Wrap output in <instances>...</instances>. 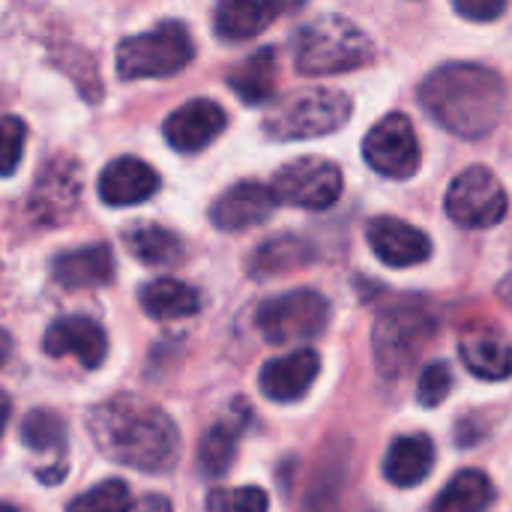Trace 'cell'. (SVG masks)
I'll return each instance as SVG.
<instances>
[{
	"label": "cell",
	"instance_id": "9a60e30c",
	"mask_svg": "<svg viewBox=\"0 0 512 512\" xmlns=\"http://www.w3.org/2000/svg\"><path fill=\"white\" fill-rule=\"evenodd\" d=\"M42 351L48 357L72 354L84 369H99L108 357V336L93 318H57L42 339Z\"/></svg>",
	"mask_w": 512,
	"mask_h": 512
},
{
	"label": "cell",
	"instance_id": "5b68a950",
	"mask_svg": "<svg viewBox=\"0 0 512 512\" xmlns=\"http://www.w3.org/2000/svg\"><path fill=\"white\" fill-rule=\"evenodd\" d=\"M195 57V42L180 21H162L147 33L129 36L117 48V75L123 81L138 78H168L189 66Z\"/></svg>",
	"mask_w": 512,
	"mask_h": 512
},
{
	"label": "cell",
	"instance_id": "4dcf8cb0",
	"mask_svg": "<svg viewBox=\"0 0 512 512\" xmlns=\"http://www.w3.org/2000/svg\"><path fill=\"white\" fill-rule=\"evenodd\" d=\"M453 390V369L447 363H429L417 384V402L423 408H438Z\"/></svg>",
	"mask_w": 512,
	"mask_h": 512
},
{
	"label": "cell",
	"instance_id": "484cf974",
	"mask_svg": "<svg viewBox=\"0 0 512 512\" xmlns=\"http://www.w3.org/2000/svg\"><path fill=\"white\" fill-rule=\"evenodd\" d=\"M240 435H243V426L237 420H222L204 432L198 444V468L207 480H219L231 471Z\"/></svg>",
	"mask_w": 512,
	"mask_h": 512
},
{
	"label": "cell",
	"instance_id": "3957f363",
	"mask_svg": "<svg viewBox=\"0 0 512 512\" xmlns=\"http://www.w3.org/2000/svg\"><path fill=\"white\" fill-rule=\"evenodd\" d=\"M375 60V42L345 15H318L294 36V66L300 75H342Z\"/></svg>",
	"mask_w": 512,
	"mask_h": 512
},
{
	"label": "cell",
	"instance_id": "44dd1931",
	"mask_svg": "<svg viewBox=\"0 0 512 512\" xmlns=\"http://www.w3.org/2000/svg\"><path fill=\"white\" fill-rule=\"evenodd\" d=\"M51 276L57 285L63 288H99L108 285L114 279V255L108 246L96 243V246H84V249H72L54 258Z\"/></svg>",
	"mask_w": 512,
	"mask_h": 512
},
{
	"label": "cell",
	"instance_id": "8fae6325",
	"mask_svg": "<svg viewBox=\"0 0 512 512\" xmlns=\"http://www.w3.org/2000/svg\"><path fill=\"white\" fill-rule=\"evenodd\" d=\"M228 114L213 99H192L165 120V141L177 153H201L225 132Z\"/></svg>",
	"mask_w": 512,
	"mask_h": 512
},
{
	"label": "cell",
	"instance_id": "7a4b0ae2",
	"mask_svg": "<svg viewBox=\"0 0 512 512\" xmlns=\"http://www.w3.org/2000/svg\"><path fill=\"white\" fill-rule=\"evenodd\" d=\"M420 105L459 138L489 135L507 105L498 72L480 63H447L420 84Z\"/></svg>",
	"mask_w": 512,
	"mask_h": 512
},
{
	"label": "cell",
	"instance_id": "83f0119b",
	"mask_svg": "<svg viewBox=\"0 0 512 512\" xmlns=\"http://www.w3.org/2000/svg\"><path fill=\"white\" fill-rule=\"evenodd\" d=\"M312 258V249L300 237H273L252 255V276H276L294 267H303Z\"/></svg>",
	"mask_w": 512,
	"mask_h": 512
},
{
	"label": "cell",
	"instance_id": "8992f818",
	"mask_svg": "<svg viewBox=\"0 0 512 512\" xmlns=\"http://www.w3.org/2000/svg\"><path fill=\"white\" fill-rule=\"evenodd\" d=\"M435 327L438 324L432 312L420 306H399L384 312L372 330V351L378 369L387 378H396L405 369H411L414 360L429 345V339L435 336Z\"/></svg>",
	"mask_w": 512,
	"mask_h": 512
},
{
	"label": "cell",
	"instance_id": "f546056e",
	"mask_svg": "<svg viewBox=\"0 0 512 512\" xmlns=\"http://www.w3.org/2000/svg\"><path fill=\"white\" fill-rule=\"evenodd\" d=\"M270 498L258 486L240 489H213L207 495V512H267Z\"/></svg>",
	"mask_w": 512,
	"mask_h": 512
},
{
	"label": "cell",
	"instance_id": "4fadbf2b",
	"mask_svg": "<svg viewBox=\"0 0 512 512\" xmlns=\"http://www.w3.org/2000/svg\"><path fill=\"white\" fill-rule=\"evenodd\" d=\"M366 240L378 261L387 267H414L423 264L432 255V240L426 231H420L411 222H402L396 216H378L366 228Z\"/></svg>",
	"mask_w": 512,
	"mask_h": 512
},
{
	"label": "cell",
	"instance_id": "ffe728a7",
	"mask_svg": "<svg viewBox=\"0 0 512 512\" xmlns=\"http://www.w3.org/2000/svg\"><path fill=\"white\" fill-rule=\"evenodd\" d=\"M435 468V444L429 435H402L384 456V477L396 489H417Z\"/></svg>",
	"mask_w": 512,
	"mask_h": 512
},
{
	"label": "cell",
	"instance_id": "d6986e66",
	"mask_svg": "<svg viewBox=\"0 0 512 512\" xmlns=\"http://www.w3.org/2000/svg\"><path fill=\"white\" fill-rule=\"evenodd\" d=\"M21 444L48 462V471L39 477L42 483H60L66 474V423L60 414L36 408L21 423Z\"/></svg>",
	"mask_w": 512,
	"mask_h": 512
},
{
	"label": "cell",
	"instance_id": "d4e9b609",
	"mask_svg": "<svg viewBox=\"0 0 512 512\" xmlns=\"http://www.w3.org/2000/svg\"><path fill=\"white\" fill-rule=\"evenodd\" d=\"M492 501H495V486L489 474L477 468H465L441 489L432 512H489Z\"/></svg>",
	"mask_w": 512,
	"mask_h": 512
},
{
	"label": "cell",
	"instance_id": "1f68e13d",
	"mask_svg": "<svg viewBox=\"0 0 512 512\" xmlns=\"http://www.w3.org/2000/svg\"><path fill=\"white\" fill-rule=\"evenodd\" d=\"M0 132H3V162H0V168H3V174L9 177V174L18 168V159H21V150H24V135H27V129H24V123H21L15 114H6Z\"/></svg>",
	"mask_w": 512,
	"mask_h": 512
},
{
	"label": "cell",
	"instance_id": "2e32d148",
	"mask_svg": "<svg viewBox=\"0 0 512 512\" xmlns=\"http://www.w3.org/2000/svg\"><path fill=\"white\" fill-rule=\"evenodd\" d=\"M462 363L483 381H507L512 375V339L492 324H471L459 336Z\"/></svg>",
	"mask_w": 512,
	"mask_h": 512
},
{
	"label": "cell",
	"instance_id": "9c48e42d",
	"mask_svg": "<svg viewBox=\"0 0 512 512\" xmlns=\"http://www.w3.org/2000/svg\"><path fill=\"white\" fill-rule=\"evenodd\" d=\"M444 204H447V216L462 228H492L504 222L510 210V198L501 180L483 165L465 168L450 183Z\"/></svg>",
	"mask_w": 512,
	"mask_h": 512
},
{
	"label": "cell",
	"instance_id": "6da1fadb",
	"mask_svg": "<svg viewBox=\"0 0 512 512\" xmlns=\"http://www.w3.org/2000/svg\"><path fill=\"white\" fill-rule=\"evenodd\" d=\"M96 450L132 471L168 474L180 462L177 423L156 405L138 396H114L87 417Z\"/></svg>",
	"mask_w": 512,
	"mask_h": 512
},
{
	"label": "cell",
	"instance_id": "4316f807",
	"mask_svg": "<svg viewBox=\"0 0 512 512\" xmlns=\"http://www.w3.org/2000/svg\"><path fill=\"white\" fill-rule=\"evenodd\" d=\"M126 249L132 258H138L147 267H162V264H177L183 258V243L174 231L159 228V225H138L126 231L123 237Z\"/></svg>",
	"mask_w": 512,
	"mask_h": 512
},
{
	"label": "cell",
	"instance_id": "e0dca14e",
	"mask_svg": "<svg viewBox=\"0 0 512 512\" xmlns=\"http://www.w3.org/2000/svg\"><path fill=\"white\" fill-rule=\"evenodd\" d=\"M318 372H321V357L312 348H297L288 357L270 360L258 375V387L270 402L288 405V402H300L312 390Z\"/></svg>",
	"mask_w": 512,
	"mask_h": 512
},
{
	"label": "cell",
	"instance_id": "30bf717a",
	"mask_svg": "<svg viewBox=\"0 0 512 512\" xmlns=\"http://www.w3.org/2000/svg\"><path fill=\"white\" fill-rule=\"evenodd\" d=\"M363 159L381 177H414L420 168V138L414 123L405 114H387L378 120L363 141Z\"/></svg>",
	"mask_w": 512,
	"mask_h": 512
},
{
	"label": "cell",
	"instance_id": "d590c367",
	"mask_svg": "<svg viewBox=\"0 0 512 512\" xmlns=\"http://www.w3.org/2000/svg\"><path fill=\"white\" fill-rule=\"evenodd\" d=\"M3 512H18V510H15L12 504H6V507H3Z\"/></svg>",
	"mask_w": 512,
	"mask_h": 512
},
{
	"label": "cell",
	"instance_id": "f1b7e54d",
	"mask_svg": "<svg viewBox=\"0 0 512 512\" xmlns=\"http://www.w3.org/2000/svg\"><path fill=\"white\" fill-rule=\"evenodd\" d=\"M132 507L129 486L123 480H105L78 495L66 512H126Z\"/></svg>",
	"mask_w": 512,
	"mask_h": 512
},
{
	"label": "cell",
	"instance_id": "603a6c76",
	"mask_svg": "<svg viewBox=\"0 0 512 512\" xmlns=\"http://www.w3.org/2000/svg\"><path fill=\"white\" fill-rule=\"evenodd\" d=\"M276 48H258L228 72V87L246 105H264L276 96Z\"/></svg>",
	"mask_w": 512,
	"mask_h": 512
},
{
	"label": "cell",
	"instance_id": "ba28073f",
	"mask_svg": "<svg viewBox=\"0 0 512 512\" xmlns=\"http://www.w3.org/2000/svg\"><path fill=\"white\" fill-rule=\"evenodd\" d=\"M342 168L324 156H300L282 165L270 183L279 204L300 210H327L342 195Z\"/></svg>",
	"mask_w": 512,
	"mask_h": 512
},
{
	"label": "cell",
	"instance_id": "d6a6232c",
	"mask_svg": "<svg viewBox=\"0 0 512 512\" xmlns=\"http://www.w3.org/2000/svg\"><path fill=\"white\" fill-rule=\"evenodd\" d=\"M453 9L471 21H492L507 9V3L504 0H459V3H453Z\"/></svg>",
	"mask_w": 512,
	"mask_h": 512
},
{
	"label": "cell",
	"instance_id": "e575fe53",
	"mask_svg": "<svg viewBox=\"0 0 512 512\" xmlns=\"http://www.w3.org/2000/svg\"><path fill=\"white\" fill-rule=\"evenodd\" d=\"M498 294H501V300H504V303L512 309V273L504 279V282H501V285H498Z\"/></svg>",
	"mask_w": 512,
	"mask_h": 512
},
{
	"label": "cell",
	"instance_id": "cb8c5ba5",
	"mask_svg": "<svg viewBox=\"0 0 512 512\" xmlns=\"http://www.w3.org/2000/svg\"><path fill=\"white\" fill-rule=\"evenodd\" d=\"M138 300L153 321H177L201 312V294L180 279H153L141 288Z\"/></svg>",
	"mask_w": 512,
	"mask_h": 512
},
{
	"label": "cell",
	"instance_id": "52a82bcc",
	"mask_svg": "<svg viewBox=\"0 0 512 512\" xmlns=\"http://www.w3.org/2000/svg\"><path fill=\"white\" fill-rule=\"evenodd\" d=\"M255 324L270 345H291L318 339L330 324V303L312 288H297L264 300L258 306Z\"/></svg>",
	"mask_w": 512,
	"mask_h": 512
},
{
	"label": "cell",
	"instance_id": "7c38bea8",
	"mask_svg": "<svg viewBox=\"0 0 512 512\" xmlns=\"http://www.w3.org/2000/svg\"><path fill=\"white\" fill-rule=\"evenodd\" d=\"M81 195V174L75 162L54 159L42 168L33 195H30V216L36 222H63L75 207Z\"/></svg>",
	"mask_w": 512,
	"mask_h": 512
},
{
	"label": "cell",
	"instance_id": "5bb4252c",
	"mask_svg": "<svg viewBox=\"0 0 512 512\" xmlns=\"http://www.w3.org/2000/svg\"><path fill=\"white\" fill-rule=\"evenodd\" d=\"M276 204L279 201L270 186L258 180H243L234 183L228 192H222V198H216V204L210 207V222L219 231H246L267 222Z\"/></svg>",
	"mask_w": 512,
	"mask_h": 512
},
{
	"label": "cell",
	"instance_id": "ac0fdd59",
	"mask_svg": "<svg viewBox=\"0 0 512 512\" xmlns=\"http://www.w3.org/2000/svg\"><path fill=\"white\" fill-rule=\"evenodd\" d=\"M159 189V174L138 156H120L99 174V198L111 207H132L150 201Z\"/></svg>",
	"mask_w": 512,
	"mask_h": 512
},
{
	"label": "cell",
	"instance_id": "836d02e7",
	"mask_svg": "<svg viewBox=\"0 0 512 512\" xmlns=\"http://www.w3.org/2000/svg\"><path fill=\"white\" fill-rule=\"evenodd\" d=\"M126 512H174V507H171V501L165 495H144Z\"/></svg>",
	"mask_w": 512,
	"mask_h": 512
},
{
	"label": "cell",
	"instance_id": "277c9868",
	"mask_svg": "<svg viewBox=\"0 0 512 512\" xmlns=\"http://www.w3.org/2000/svg\"><path fill=\"white\" fill-rule=\"evenodd\" d=\"M351 111H354V102L348 93L315 87V90L294 93L291 99L279 102L264 120V132L273 141L321 138V135L342 129L351 120Z\"/></svg>",
	"mask_w": 512,
	"mask_h": 512
},
{
	"label": "cell",
	"instance_id": "7402d4cb",
	"mask_svg": "<svg viewBox=\"0 0 512 512\" xmlns=\"http://www.w3.org/2000/svg\"><path fill=\"white\" fill-rule=\"evenodd\" d=\"M285 3H258V0H225L216 6L213 30L225 42H243L267 30L279 15H285Z\"/></svg>",
	"mask_w": 512,
	"mask_h": 512
}]
</instances>
